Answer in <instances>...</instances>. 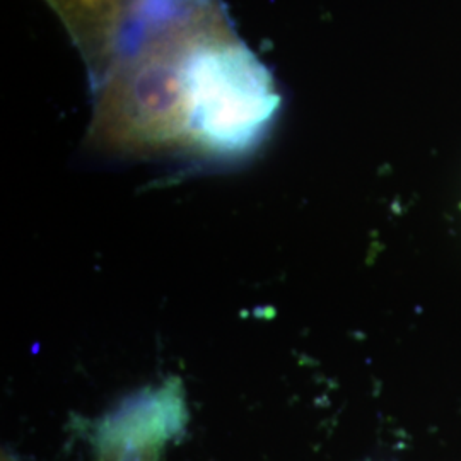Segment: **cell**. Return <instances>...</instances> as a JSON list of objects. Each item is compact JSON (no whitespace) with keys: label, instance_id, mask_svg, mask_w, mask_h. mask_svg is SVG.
Here are the masks:
<instances>
[{"label":"cell","instance_id":"277c9868","mask_svg":"<svg viewBox=\"0 0 461 461\" xmlns=\"http://www.w3.org/2000/svg\"><path fill=\"white\" fill-rule=\"evenodd\" d=\"M2 461H11V460H7V458H5V456H4V460Z\"/></svg>","mask_w":461,"mask_h":461},{"label":"cell","instance_id":"7a4b0ae2","mask_svg":"<svg viewBox=\"0 0 461 461\" xmlns=\"http://www.w3.org/2000/svg\"><path fill=\"white\" fill-rule=\"evenodd\" d=\"M182 383L167 379L120 403L93 429L95 461H161L166 443L186 426Z\"/></svg>","mask_w":461,"mask_h":461},{"label":"cell","instance_id":"3957f363","mask_svg":"<svg viewBox=\"0 0 461 461\" xmlns=\"http://www.w3.org/2000/svg\"><path fill=\"white\" fill-rule=\"evenodd\" d=\"M76 36L108 53L129 0H50Z\"/></svg>","mask_w":461,"mask_h":461},{"label":"cell","instance_id":"6da1fadb","mask_svg":"<svg viewBox=\"0 0 461 461\" xmlns=\"http://www.w3.org/2000/svg\"><path fill=\"white\" fill-rule=\"evenodd\" d=\"M106 55L96 133L120 152L240 158L279 112L268 68L215 0H129Z\"/></svg>","mask_w":461,"mask_h":461}]
</instances>
